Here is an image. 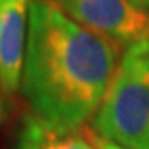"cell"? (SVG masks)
I'll return each mask as SVG.
<instances>
[{"label": "cell", "instance_id": "6da1fadb", "mask_svg": "<svg viewBox=\"0 0 149 149\" xmlns=\"http://www.w3.org/2000/svg\"><path fill=\"white\" fill-rule=\"evenodd\" d=\"M120 45L84 29L47 0H31L22 92L56 130H79L99 110L120 61Z\"/></svg>", "mask_w": 149, "mask_h": 149}, {"label": "cell", "instance_id": "7a4b0ae2", "mask_svg": "<svg viewBox=\"0 0 149 149\" xmlns=\"http://www.w3.org/2000/svg\"><path fill=\"white\" fill-rule=\"evenodd\" d=\"M92 127L124 149H149V40L126 47Z\"/></svg>", "mask_w": 149, "mask_h": 149}, {"label": "cell", "instance_id": "3957f363", "mask_svg": "<svg viewBox=\"0 0 149 149\" xmlns=\"http://www.w3.org/2000/svg\"><path fill=\"white\" fill-rule=\"evenodd\" d=\"M84 29L120 47L149 40V11L131 0H47Z\"/></svg>", "mask_w": 149, "mask_h": 149}, {"label": "cell", "instance_id": "277c9868", "mask_svg": "<svg viewBox=\"0 0 149 149\" xmlns=\"http://www.w3.org/2000/svg\"><path fill=\"white\" fill-rule=\"evenodd\" d=\"M31 0H0V83L15 95L22 83Z\"/></svg>", "mask_w": 149, "mask_h": 149}, {"label": "cell", "instance_id": "5b68a950", "mask_svg": "<svg viewBox=\"0 0 149 149\" xmlns=\"http://www.w3.org/2000/svg\"><path fill=\"white\" fill-rule=\"evenodd\" d=\"M15 149H99L95 136L86 130H56L36 115L25 117Z\"/></svg>", "mask_w": 149, "mask_h": 149}, {"label": "cell", "instance_id": "8992f818", "mask_svg": "<svg viewBox=\"0 0 149 149\" xmlns=\"http://www.w3.org/2000/svg\"><path fill=\"white\" fill-rule=\"evenodd\" d=\"M93 136H95V142H97L99 149H124V147L117 146V144H113V142H110V140H104V138H101L97 133H93Z\"/></svg>", "mask_w": 149, "mask_h": 149}, {"label": "cell", "instance_id": "52a82bcc", "mask_svg": "<svg viewBox=\"0 0 149 149\" xmlns=\"http://www.w3.org/2000/svg\"><path fill=\"white\" fill-rule=\"evenodd\" d=\"M131 2H133L136 7H140V9H146V11H149V0H131Z\"/></svg>", "mask_w": 149, "mask_h": 149}, {"label": "cell", "instance_id": "ba28073f", "mask_svg": "<svg viewBox=\"0 0 149 149\" xmlns=\"http://www.w3.org/2000/svg\"><path fill=\"white\" fill-rule=\"evenodd\" d=\"M2 83H0V124L4 120V101H2Z\"/></svg>", "mask_w": 149, "mask_h": 149}]
</instances>
